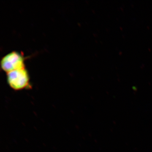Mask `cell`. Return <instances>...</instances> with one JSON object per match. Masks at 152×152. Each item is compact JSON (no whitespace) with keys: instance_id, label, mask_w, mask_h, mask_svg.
<instances>
[{"instance_id":"cell-1","label":"cell","mask_w":152,"mask_h":152,"mask_svg":"<svg viewBox=\"0 0 152 152\" xmlns=\"http://www.w3.org/2000/svg\"><path fill=\"white\" fill-rule=\"evenodd\" d=\"M30 77L26 68L7 73V81L10 86L15 91L31 88Z\"/></svg>"},{"instance_id":"cell-2","label":"cell","mask_w":152,"mask_h":152,"mask_svg":"<svg viewBox=\"0 0 152 152\" xmlns=\"http://www.w3.org/2000/svg\"><path fill=\"white\" fill-rule=\"evenodd\" d=\"M0 67L7 73L25 68L24 57L19 52H11L1 59Z\"/></svg>"}]
</instances>
